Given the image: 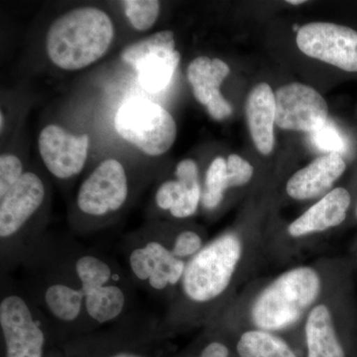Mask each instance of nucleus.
<instances>
[{"label":"nucleus","mask_w":357,"mask_h":357,"mask_svg":"<svg viewBox=\"0 0 357 357\" xmlns=\"http://www.w3.org/2000/svg\"><path fill=\"white\" fill-rule=\"evenodd\" d=\"M68 250L84 297L89 326L119 321L130 307L134 285L126 270L96 251L76 246Z\"/></svg>","instance_id":"nucleus-1"},{"label":"nucleus","mask_w":357,"mask_h":357,"mask_svg":"<svg viewBox=\"0 0 357 357\" xmlns=\"http://www.w3.org/2000/svg\"><path fill=\"white\" fill-rule=\"evenodd\" d=\"M114 36V24L107 13L82 7L52 23L47 33V53L61 69L81 70L107 53Z\"/></svg>","instance_id":"nucleus-2"},{"label":"nucleus","mask_w":357,"mask_h":357,"mask_svg":"<svg viewBox=\"0 0 357 357\" xmlns=\"http://www.w3.org/2000/svg\"><path fill=\"white\" fill-rule=\"evenodd\" d=\"M316 270L298 267L279 276L256 299L251 318L262 331L287 328L302 318L321 292Z\"/></svg>","instance_id":"nucleus-3"},{"label":"nucleus","mask_w":357,"mask_h":357,"mask_svg":"<svg viewBox=\"0 0 357 357\" xmlns=\"http://www.w3.org/2000/svg\"><path fill=\"white\" fill-rule=\"evenodd\" d=\"M243 255V244L234 234H223L206 244L185 265L180 285L185 300L208 304L229 288Z\"/></svg>","instance_id":"nucleus-4"},{"label":"nucleus","mask_w":357,"mask_h":357,"mask_svg":"<svg viewBox=\"0 0 357 357\" xmlns=\"http://www.w3.org/2000/svg\"><path fill=\"white\" fill-rule=\"evenodd\" d=\"M49 325L53 324L27 291H2L0 328L6 357H43Z\"/></svg>","instance_id":"nucleus-5"},{"label":"nucleus","mask_w":357,"mask_h":357,"mask_svg":"<svg viewBox=\"0 0 357 357\" xmlns=\"http://www.w3.org/2000/svg\"><path fill=\"white\" fill-rule=\"evenodd\" d=\"M114 128L123 139L149 156H160L172 147L177 126L161 105L145 98H129L114 119Z\"/></svg>","instance_id":"nucleus-6"},{"label":"nucleus","mask_w":357,"mask_h":357,"mask_svg":"<svg viewBox=\"0 0 357 357\" xmlns=\"http://www.w3.org/2000/svg\"><path fill=\"white\" fill-rule=\"evenodd\" d=\"M124 256L132 283L154 295L180 285L187 265L173 255L171 243L156 236L126 243Z\"/></svg>","instance_id":"nucleus-7"},{"label":"nucleus","mask_w":357,"mask_h":357,"mask_svg":"<svg viewBox=\"0 0 357 357\" xmlns=\"http://www.w3.org/2000/svg\"><path fill=\"white\" fill-rule=\"evenodd\" d=\"M46 189L43 181L33 172L22 178L0 199V238L2 260H22L24 230L43 206Z\"/></svg>","instance_id":"nucleus-8"},{"label":"nucleus","mask_w":357,"mask_h":357,"mask_svg":"<svg viewBox=\"0 0 357 357\" xmlns=\"http://www.w3.org/2000/svg\"><path fill=\"white\" fill-rule=\"evenodd\" d=\"M121 58L136 70L143 89L159 93L171 83L181 55L175 49L174 33L166 30L129 45Z\"/></svg>","instance_id":"nucleus-9"},{"label":"nucleus","mask_w":357,"mask_h":357,"mask_svg":"<svg viewBox=\"0 0 357 357\" xmlns=\"http://www.w3.org/2000/svg\"><path fill=\"white\" fill-rule=\"evenodd\" d=\"M128 196V178L123 166L117 160L109 159L84 181L76 204L86 217L103 218L121 211Z\"/></svg>","instance_id":"nucleus-10"},{"label":"nucleus","mask_w":357,"mask_h":357,"mask_svg":"<svg viewBox=\"0 0 357 357\" xmlns=\"http://www.w3.org/2000/svg\"><path fill=\"white\" fill-rule=\"evenodd\" d=\"M297 45L309 57L357 72V31L333 23H310L300 28Z\"/></svg>","instance_id":"nucleus-11"},{"label":"nucleus","mask_w":357,"mask_h":357,"mask_svg":"<svg viewBox=\"0 0 357 357\" xmlns=\"http://www.w3.org/2000/svg\"><path fill=\"white\" fill-rule=\"evenodd\" d=\"M279 128L314 133L328 121V105L316 89L302 84L282 86L275 95Z\"/></svg>","instance_id":"nucleus-12"},{"label":"nucleus","mask_w":357,"mask_h":357,"mask_svg":"<svg viewBox=\"0 0 357 357\" xmlns=\"http://www.w3.org/2000/svg\"><path fill=\"white\" fill-rule=\"evenodd\" d=\"M89 135H74L51 124L40 133V155L49 172L56 178H70L82 172L88 158Z\"/></svg>","instance_id":"nucleus-13"},{"label":"nucleus","mask_w":357,"mask_h":357,"mask_svg":"<svg viewBox=\"0 0 357 357\" xmlns=\"http://www.w3.org/2000/svg\"><path fill=\"white\" fill-rule=\"evenodd\" d=\"M344 159L340 154L328 153L294 174L287 183V192L295 199H310L328 191L344 174Z\"/></svg>","instance_id":"nucleus-14"},{"label":"nucleus","mask_w":357,"mask_h":357,"mask_svg":"<svg viewBox=\"0 0 357 357\" xmlns=\"http://www.w3.org/2000/svg\"><path fill=\"white\" fill-rule=\"evenodd\" d=\"M349 206V192L344 188H337L294 220L289 225V234L301 237L337 227L347 218Z\"/></svg>","instance_id":"nucleus-15"},{"label":"nucleus","mask_w":357,"mask_h":357,"mask_svg":"<svg viewBox=\"0 0 357 357\" xmlns=\"http://www.w3.org/2000/svg\"><path fill=\"white\" fill-rule=\"evenodd\" d=\"M246 116L256 148L267 155L274 147V123L276 102L269 84H257L250 91L246 102Z\"/></svg>","instance_id":"nucleus-16"},{"label":"nucleus","mask_w":357,"mask_h":357,"mask_svg":"<svg viewBox=\"0 0 357 357\" xmlns=\"http://www.w3.org/2000/svg\"><path fill=\"white\" fill-rule=\"evenodd\" d=\"M177 180H169L160 185L155 202L161 210L170 211L175 218L192 217L202 202L203 189L199 174L183 171L176 174Z\"/></svg>","instance_id":"nucleus-17"},{"label":"nucleus","mask_w":357,"mask_h":357,"mask_svg":"<svg viewBox=\"0 0 357 357\" xmlns=\"http://www.w3.org/2000/svg\"><path fill=\"white\" fill-rule=\"evenodd\" d=\"M305 333L307 357H345L335 333L332 312L326 305H318L310 312Z\"/></svg>","instance_id":"nucleus-18"},{"label":"nucleus","mask_w":357,"mask_h":357,"mask_svg":"<svg viewBox=\"0 0 357 357\" xmlns=\"http://www.w3.org/2000/svg\"><path fill=\"white\" fill-rule=\"evenodd\" d=\"M229 67L220 59L199 57L195 59L187 70L195 98L206 105L220 91V84L229 76Z\"/></svg>","instance_id":"nucleus-19"},{"label":"nucleus","mask_w":357,"mask_h":357,"mask_svg":"<svg viewBox=\"0 0 357 357\" xmlns=\"http://www.w3.org/2000/svg\"><path fill=\"white\" fill-rule=\"evenodd\" d=\"M241 357H297L285 340L267 331H249L237 342Z\"/></svg>","instance_id":"nucleus-20"},{"label":"nucleus","mask_w":357,"mask_h":357,"mask_svg":"<svg viewBox=\"0 0 357 357\" xmlns=\"http://www.w3.org/2000/svg\"><path fill=\"white\" fill-rule=\"evenodd\" d=\"M227 163L222 157L211 162L204 181L202 204L206 210H215L222 202L225 192L229 189Z\"/></svg>","instance_id":"nucleus-21"},{"label":"nucleus","mask_w":357,"mask_h":357,"mask_svg":"<svg viewBox=\"0 0 357 357\" xmlns=\"http://www.w3.org/2000/svg\"><path fill=\"white\" fill-rule=\"evenodd\" d=\"M122 3L131 25L138 31L150 29L158 18L160 2L156 0H126Z\"/></svg>","instance_id":"nucleus-22"},{"label":"nucleus","mask_w":357,"mask_h":357,"mask_svg":"<svg viewBox=\"0 0 357 357\" xmlns=\"http://www.w3.org/2000/svg\"><path fill=\"white\" fill-rule=\"evenodd\" d=\"M171 246L176 257L188 262L203 249L204 244L203 238L196 231L183 230L174 237Z\"/></svg>","instance_id":"nucleus-23"},{"label":"nucleus","mask_w":357,"mask_h":357,"mask_svg":"<svg viewBox=\"0 0 357 357\" xmlns=\"http://www.w3.org/2000/svg\"><path fill=\"white\" fill-rule=\"evenodd\" d=\"M24 175L20 158L11 154H2L0 157V199L3 198L9 190Z\"/></svg>","instance_id":"nucleus-24"},{"label":"nucleus","mask_w":357,"mask_h":357,"mask_svg":"<svg viewBox=\"0 0 357 357\" xmlns=\"http://www.w3.org/2000/svg\"><path fill=\"white\" fill-rule=\"evenodd\" d=\"M312 138L314 144L323 151L337 154L344 151V138L340 136L331 121H326L323 128L312 133Z\"/></svg>","instance_id":"nucleus-25"},{"label":"nucleus","mask_w":357,"mask_h":357,"mask_svg":"<svg viewBox=\"0 0 357 357\" xmlns=\"http://www.w3.org/2000/svg\"><path fill=\"white\" fill-rule=\"evenodd\" d=\"M227 163L229 188L245 185L252 178L253 167L238 155H230Z\"/></svg>","instance_id":"nucleus-26"},{"label":"nucleus","mask_w":357,"mask_h":357,"mask_svg":"<svg viewBox=\"0 0 357 357\" xmlns=\"http://www.w3.org/2000/svg\"><path fill=\"white\" fill-rule=\"evenodd\" d=\"M206 107H208V114L215 121H222L229 116L232 112L231 105L225 100L220 91L211 98Z\"/></svg>","instance_id":"nucleus-27"},{"label":"nucleus","mask_w":357,"mask_h":357,"mask_svg":"<svg viewBox=\"0 0 357 357\" xmlns=\"http://www.w3.org/2000/svg\"><path fill=\"white\" fill-rule=\"evenodd\" d=\"M105 357H147L144 354H139V352L131 351H121L114 352V354H109Z\"/></svg>","instance_id":"nucleus-28"},{"label":"nucleus","mask_w":357,"mask_h":357,"mask_svg":"<svg viewBox=\"0 0 357 357\" xmlns=\"http://www.w3.org/2000/svg\"><path fill=\"white\" fill-rule=\"evenodd\" d=\"M304 0H297V1H294V0H289L288 3L293 4V6H299L301 3H305Z\"/></svg>","instance_id":"nucleus-29"},{"label":"nucleus","mask_w":357,"mask_h":357,"mask_svg":"<svg viewBox=\"0 0 357 357\" xmlns=\"http://www.w3.org/2000/svg\"><path fill=\"white\" fill-rule=\"evenodd\" d=\"M0 119H1V121H0V126H1V130H2V128H3V124H4V121H3V114H0Z\"/></svg>","instance_id":"nucleus-30"}]
</instances>
